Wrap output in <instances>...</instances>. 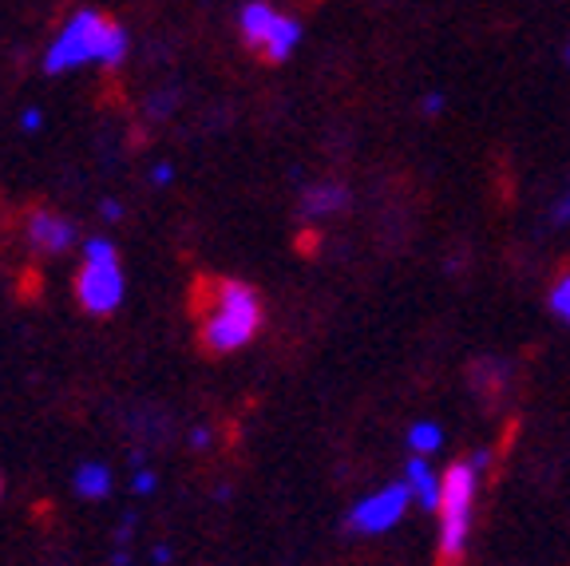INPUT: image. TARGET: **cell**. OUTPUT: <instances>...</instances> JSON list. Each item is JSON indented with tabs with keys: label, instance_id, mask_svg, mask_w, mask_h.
Here are the masks:
<instances>
[{
	"label": "cell",
	"instance_id": "obj_1",
	"mask_svg": "<svg viewBox=\"0 0 570 566\" xmlns=\"http://www.w3.org/2000/svg\"><path fill=\"white\" fill-rule=\"evenodd\" d=\"M262 329V297L254 285L234 282V277H218V282H203L198 293V341L206 353H238L246 349Z\"/></svg>",
	"mask_w": 570,
	"mask_h": 566
},
{
	"label": "cell",
	"instance_id": "obj_2",
	"mask_svg": "<svg viewBox=\"0 0 570 566\" xmlns=\"http://www.w3.org/2000/svg\"><path fill=\"white\" fill-rule=\"evenodd\" d=\"M127 60V32L99 9L71 12L68 25L56 32V40L45 52V71L60 76V71H76L99 64V68L116 71Z\"/></svg>",
	"mask_w": 570,
	"mask_h": 566
},
{
	"label": "cell",
	"instance_id": "obj_3",
	"mask_svg": "<svg viewBox=\"0 0 570 566\" xmlns=\"http://www.w3.org/2000/svg\"><path fill=\"white\" fill-rule=\"evenodd\" d=\"M475 487H480V471L472 460H455L444 471V491H440V566H463L468 555V539H472V507H475Z\"/></svg>",
	"mask_w": 570,
	"mask_h": 566
},
{
	"label": "cell",
	"instance_id": "obj_4",
	"mask_svg": "<svg viewBox=\"0 0 570 566\" xmlns=\"http://www.w3.org/2000/svg\"><path fill=\"white\" fill-rule=\"evenodd\" d=\"M124 270H119V257H104V262H91L83 257L80 274H76V301L80 310L91 318H107L124 305Z\"/></svg>",
	"mask_w": 570,
	"mask_h": 566
},
{
	"label": "cell",
	"instance_id": "obj_5",
	"mask_svg": "<svg viewBox=\"0 0 570 566\" xmlns=\"http://www.w3.org/2000/svg\"><path fill=\"white\" fill-rule=\"evenodd\" d=\"M409 499H412V487L409 484H389L381 487L376 496H365L361 504L353 507L348 515V531L356 535H384L392 531L401 515L409 511Z\"/></svg>",
	"mask_w": 570,
	"mask_h": 566
},
{
	"label": "cell",
	"instance_id": "obj_6",
	"mask_svg": "<svg viewBox=\"0 0 570 566\" xmlns=\"http://www.w3.org/2000/svg\"><path fill=\"white\" fill-rule=\"evenodd\" d=\"M24 238L32 250H40V254H68L76 242H80V234H76V222L63 218V214L56 211H32L24 218Z\"/></svg>",
	"mask_w": 570,
	"mask_h": 566
},
{
	"label": "cell",
	"instance_id": "obj_7",
	"mask_svg": "<svg viewBox=\"0 0 570 566\" xmlns=\"http://www.w3.org/2000/svg\"><path fill=\"white\" fill-rule=\"evenodd\" d=\"M348 203V191L341 183H313L305 186V195H302V218L305 222H317V218H330V214L345 211Z\"/></svg>",
	"mask_w": 570,
	"mask_h": 566
},
{
	"label": "cell",
	"instance_id": "obj_8",
	"mask_svg": "<svg viewBox=\"0 0 570 566\" xmlns=\"http://www.w3.org/2000/svg\"><path fill=\"white\" fill-rule=\"evenodd\" d=\"M274 20H277L274 4H266V0H249L246 9L238 12L242 45L254 48V52H262V45H266V36H269V28H274Z\"/></svg>",
	"mask_w": 570,
	"mask_h": 566
},
{
	"label": "cell",
	"instance_id": "obj_9",
	"mask_svg": "<svg viewBox=\"0 0 570 566\" xmlns=\"http://www.w3.org/2000/svg\"><path fill=\"white\" fill-rule=\"evenodd\" d=\"M297 45H302V25H297L294 17H285V12H277L274 28H269V36H266V45H262V56H266L269 64H285L297 52Z\"/></svg>",
	"mask_w": 570,
	"mask_h": 566
},
{
	"label": "cell",
	"instance_id": "obj_10",
	"mask_svg": "<svg viewBox=\"0 0 570 566\" xmlns=\"http://www.w3.org/2000/svg\"><path fill=\"white\" fill-rule=\"evenodd\" d=\"M404 476H409L404 484L412 487V496L420 499V507H424V511H440V491H444V479L428 468L424 456H412Z\"/></svg>",
	"mask_w": 570,
	"mask_h": 566
},
{
	"label": "cell",
	"instance_id": "obj_11",
	"mask_svg": "<svg viewBox=\"0 0 570 566\" xmlns=\"http://www.w3.org/2000/svg\"><path fill=\"white\" fill-rule=\"evenodd\" d=\"M71 487H76V496L80 499H91V504H99V499L111 496V487H116V476H111V468L99 460H88L76 468V476H71Z\"/></svg>",
	"mask_w": 570,
	"mask_h": 566
},
{
	"label": "cell",
	"instance_id": "obj_12",
	"mask_svg": "<svg viewBox=\"0 0 570 566\" xmlns=\"http://www.w3.org/2000/svg\"><path fill=\"white\" fill-rule=\"evenodd\" d=\"M440 443H444V428H440V424H428V420H420V424L409 428V448L416 451V456L440 451Z\"/></svg>",
	"mask_w": 570,
	"mask_h": 566
},
{
	"label": "cell",
	"instance_id": "obj_13",
	"mask_svg": "<svg viewBox=\"0 0 570 566\" xmlns=\"http://www.w3.org/2000/svg\"><path fill=\"white\" fill-rule=\"evenodd\" d=\"M551 310H554V318H562L570 325V270H562V274L554 277V285H551Z\"/></svg>",
	"mask_w": 570,
	"mask_h": 566
},
{
	"label": "cell",
	"instance_id": "obj_14",
	"mask_svg": "<svg viewBox=\"0 0 570 566\" xmlns=\"http://www.w3.org/2000/svg\"><path fill=\"white\" fill-rule=\"evenodd\" d=\"M83 257H91V262H104V257H116V242L104 238V234H96V238H83Z\"/></svg>",
	"mask_w": 570,
	"mask_h": 566
},
{
	"label": "cell",
	"instance_id": "obj_15",
	"mask_svg": "<svg viewBox=\"0 0 570 566\" xmlns=\"http://www.w3.org/2000/svg\"><path fill=\"white\" fill-rule=\"evenodd\" d=\"M155 487H159V476H155L151 468H135V476H131L135 496H155Z\"/></svg>",
	"mask_w": 570,
	"mask_h": 566
},
{
	"label": "cell",
	"instance_id": "obj_16",
	"mask_svg": "<svg viewBox=\"0 0 570 566\" xmlns=\"http://www.w3.org/2000/svg\"><path fill=\"white\" fill-rule=\"evenodd\" d=\"M170 107H175V91H159V96L147 104V111H151L155 119H163V116H170Z\"/></svg>",
	"mask_w": 570,
	"mask_h": 566
},
{
	"label": "cell",
	"instance_id": "obj_17",
	"mask_svg": "<svg viewBox=\"0 0 570 566\" xmlns=\"http://www.w3.org/2000/svg\"><path fill=\"white\" fill-rule=\"evenodd\" d=\"M20 127H24V131H40V127H45V111H40V107H28L24 116H20Z\"/></svg>",
	"mask_w": 570,
	"mask_h": 566
},
{
	"label": "cell",
	"instance_id": "obj_18",
	"mask_svg": "<svg viewBox=\"0 0 570 566\" xmlns=\"http://www.w3.org/2000/svg\"><path fill=\"white\" fill-rule=\"evenodd\" d=\"M151 183L155 186H170V183H175V167H170V163H155V167H151Z\"/></svg>",
	"mask_w": 570,
	"mask_h": 566
},
{
	"label": "cell",
	"instance_id": "obj_19",
	"mask_svg": "<svg viewBox=\"0 0 570 566\" xmlns=\"http://www.w3.org/2000/svg\"><path fill=\"white\" fill-rule=\"evenodd\" d=\"M210 440H214V432L206 424H198V428H190V448H198V451H206L210 448Z\"/></svg>",
	"mask_w": 570,
	"mask_h": 566
},
{
	"label": "cell",
	"instance_id": "obj_20",
	"mask_svg": "<svg viewBox=\"0 0 570 566\" xmlns=\"http://www.w3.org/2000/svg\"><path fill=\"white\" fill-rule=\"evenodd\" d=\"M551 222H554V226H570V191H567V195H562V203L554 206Z\"/></svg>",
	"mask_w": 570,
	"mask_h": 566
},
{
	"label": "cell",
	"instance_id": "obj_21",
	"mask_svg": "<svg viewBox=\"0 0 570 566\" xmlns=\"http://www.w3.org/2000/svg\"><path fill=\"white\" fill-rule=\"evenodd\" d=\"M468 460H472V468L483 476V471L491 468V460H495V456H491V448H480V451H472V456H468Z\"/></svg>",
	"mask_w": 570,
	"mask_h": 566
},
{
	"label": "cell",
	"instance_id": "obj_22",
	"mask_svg": "<svg viewBox=\"0 0 570 566\" xmlns=\"http://www.w3.org/2000/svg\"><path fill=\"white\" fill-rule=\"evenodd\" d=\"M99 214H104V222H119V218H124V203H116V198H107V203L99 206Z\"/></svg>",
	"mask_w": 570,
	"mask_h": 566
},
{
	"label": "cell",
	"instance_id": "obj_23",
	"mask_svg": "<svg viewBox=\"0 0 570 566\" xmlns=\"http://www.w3.org/2000/svg\"><path fill=\"white\" fill-rule=\"evenodd\" d=\"M424 111H428V116H436V111H444V96H440V91H432V96L424 99Z\"/></svg>",
	"mask_w": 570,
	"mask_h": 566
},
{
	"label": "cell",
	"instance_id": "obj_24",
	"mask_svg": "<svg viewBox=\"0 0 570 566\" xmlns=\"http://www.w3.org/2000/svg\"><path fill=\"white\" fill-rule=\"evenodd\" d=\"M135 531V515H124V523H119V543H127Z\"/></svg>",
	"mask_w": 570,
	"mask_h": 566
},
{
	"label": "cell",
	"instance_id": "obj_25",
	"mask_svg": "<svg viewBox=\"0 0 570 566\" xmlns=\"http://www.w3.org/2000/svg\"><path fill=\"white\" fill-rule=\"evenodd\" d=\"M151 563L167 566V563H170V547H155V550H151Z\"/></svg>",
	"mask_w": 570,
	"mask_h": 566
},
{
	"label": "cell",
	"instance_id": "obj_26",
	"mask_svg": "<svg viewBox=\"0 0 570 566\" xmlns=\"http://www.w3.org/2000/svg\"><path fill=\"white\" fill-rule=\"evenodd\" d=\"M111 566H131V555H127V550H116V555H111Z\"/></svg>",
	"mask_w": 570,
	"mask_h": 566
},
{
	"label": "cell",
	"instance_id": "obj_27",
	"mask_svg": "<svg viewBox=\"0 0 570 566\" xmlns=\"http://www.w3.org/2000/svg\"><path fill=\"white\" fill-rule=\"evenodd\" d=\"M567 56H570V48H567Z\"/></svg>",
	"mask_w": 570,
	"mask_h": 566
}]
</instances>
